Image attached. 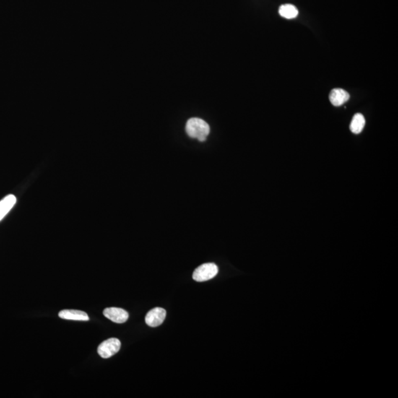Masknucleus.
I'll list each match as a JSON object with an SVG mask.
<instances>
[{
    "mask_svg": "<svg viewBox=\"0 0 398 398\" xmlns=\"http://www.w3.org/2000/svg\"><path fill=\"white\" fill-rule=\"evenodd\" d=\"M218 273H219V268L215 263H204L194 271L193 279L196 282H205L214 278Z\"/></svg>",
    "mask_w": 398,
    "mask_h": 398,
    "instance_id": "nucleus-2",
    "label": "nucleus"
},
{
    "mask_svg": "<svg viewBox=\"0 0 398 398\" xmlns=\"http://www.w3.org/2000/svg\"><path fill=\"white\" fill-rule=\"evenodd\" d=\"M16 198L14 195H9L0 201V221L4 219L13 207L15 205Z\"/></svg>",
    "mask_w": 398,
    "mask_h": 398,
    "instance_id": "nucleus-8",
    "label": "nucleus"
},
{
    "mask_svg": "<svg viewBox=\"0 0 398 398\" xmlns=\"http://www.w3.org/2000/svg\"><path fill=\"white\" fill-rule=\"evenodd\" d=\"M365 123H366V121H365V117L361 114H356L354 115L352 121H351L350 131L353 134H360L365 128Z\"/></svg>",
    "mask_w": 398,
    "mask_h": 398,
    "instance_id": "nucleus-9",
    "label": "nucleus"
},
{
    "mask_svg": "<svg viewBox=\"0 0 398 398\" xmlns=\"http://www.w3.org/2000/svg\"><path fill=\"white\" fill-rule=\"evenodd\" d=\"M121 342L119 339L112 338L102 342L97 348V352L103 358H108L119 352Z\"/></svg>",
    "mask_w": 398,
    "mask_h": 398,
    "instance_id": "nucleus-3",
    "label": "nucleus"
},
{
    "mask_svg": "<svg viewBox=\"0 0 398 398\" xmlns=\"http://www.w3.org/2000/svg\"><path fill=\"white\" fill-rule=\"evenodd\" d=\"M298 13L297 8L291 4L283 5L279 9V15L287 19H295L298 15Z\"/></svg>",
    "mask_w": 398,
    "mask_h": 398,
    "instance_id": "nucleus-10",
    "label": "nucleus"
},
{
    "mask_svg": "<svg viewBox=\"0 0 398 398\" xmlns=\"http://www.w3.org/2000/svg\"><path fill=\"white\" fill-rule=\"evenodd\" d=\"M103 315L108 319L118 323V324H123L126 322L128 318V313L122 308H108L104 310Z\"/></svg>",
    "mask_w": 398,
    "mask_h": 398,
    "instance_id": "nucleus-5",
    "label": "nucleus"
},
{
    "mask_svg": "<svg viewBox=\"0 0 398 398\" xmlns=\"http://www.w3.org/2000/svg\"><path fill=\"white\" fill-rule=\"evenodd\" d=\"M166 317V311L164 308H155L151 310L146 316V323L148 325L156 328L161 325Z\"/></svg>",
    "mask_w": 398,
    "mask_h": 398,
    "instance_id": "nucleus-4",
    "label": "nucleus"
},
{
    "mask_svg": "<svg viewBox=\"0 0 398 398\" xmlns=\"http://www.w3.org/2000/svg\"><path fill=\"white\" fill-rule=\"evenodd\" d=\"M210 128L204 120L200 118H191L187 122L186 132L191 138H196L200 142H204L209 135Z\"/></svg>",
    "mask_w": 398,
    "mask_h": 398,
    "instance_id": "nucleus-1",
    "label": "nucleus"
},
{
    "mask_svg": "<svg viewBox=\"0 0 398 398\" xmlns=\"http://www.w3.org/2000/svg\"><path fill=\"white\" fill-rule=\"evenodd\" d=\"M60 318L63 319L75 320V321H89L87 313L76 310H64L58 313Z\"/></svg>",
    "mask_w": 398,
    "mask_h": 398,
    "instance_id": "nucleus-7",
    "label": "nucleus"
},
{
    "mask_svg": "<svg viewBox=\"0 0 398 398\" xmlns=\"http://www.w3.org/2000/svg\"><path fill=\"white\" fill-rule=\"evenodd\" d=\"M330 101L335 106H341L350 99L348 92L342 89H333L330 94Z\"/></svg>",
    "mask_w": 398,
    "mask_h": 398,
    "instance_id": "nucleus-6",
    "label": "nucleus"
}]
</instances>
